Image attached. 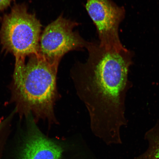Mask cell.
Returning a JSON list of instances; mask_svg holds the SVG:
<instances>
[{"instance_id":"cell-2","label":"cell","mask_w":159,"mask_h":159,"mask_svg":"<svg viewBox=\"0 0 159 159\" xmlns=\"http://www.w3.org/2000/svg\"><path fill=\"white\" fill-rule=\"evenodd\" d=\"M25 64L24 58L16 59L14 74L15 96L26 113L57 124L55 103L59 98L57 75L59 62H51L40 54L33 55Z\"/></svg>"},{"instance_id":"cell-6","label":"cell","mask_w":159,"mask_h":159,"mask_svg":"<svg viewBox=\"0 0 159 159\" xmlns=\"http://www.w3.org/2000/svg\"><path fill=\"white\" fill-rule=\"evenodd\" d=\"M29 121L31 130L21 159H63V149L61 145L42 134L32 119Z\"/></svg>"},{"instance_id":"cell-8","label":"cell","mask_w":159,"mask_h":159,"mask_svg":"<svg viewBox=\"0 0 159 159\" xmlns=\"http://www.w3.org/2000/svg\"><path fill=\"white\" fill-rule=\"evenodd\" d=\"M13 0H0V11L7 8Z\"/></svg>"},{"instance_id":"cell-1","label":"cell","mask_w":159,"mask_h":159,"mask_svg":"<svg viewBox=\"0 0 159 159\" xmlns=\"http://www.w3.org/2000/svg\"><path fill=\"white\" fill-rule=\"evenodd\" d=\"M86 62L71 71L77 93L90 116L91 130L108 145L122 143L120 130L127 125L125 101L131 85V64L120 47L106 48L87 42Z\"/></svg>"},{"instance_id":"cell-9","label":"cell","mask_w":159,"mask_h":159,"mask_svg":"<svg viewBox=\"0 0 159 159\" xmlns=\"http://www.w3.org/2000/svg\"><path fill=\"white\" fill-rule=\"evenodd\" d=\"M5 121H3L2 122L0 123V130H1V129L2 128L4 125Z\"/></svg>"},{"instance_id":"cell-4","label":"cell","mask_w":159,"mask_h":159,"mask_svg":"<svg viewBox=\"0 0 159 159\" xmlns=\"http://www.w3.org/2000/svg\"><path fill=\"white\" fill-rule=\"evenodd\" d=\"M78 23L60 15L45 29L39 43V53L51 62H59L66 53L85 47L87 42L73 31Z\"/></svg>"},{"instance_id":"cell-3","label":"cell","mask_w":159,"mask_h":159,"mask_svg":"<svg viewBox=\"0 0 159 159\" xmlns=\"http://www.w3.org/2000/svg\"><path fill=\"white\" fill-rule=\"evenodd\" d=\"M41 28L35 15L24 6H15L3 18L0 31L3 47L16 58L39 54Z\"/></svg>"},{"instance_id":"cell-5","label":"cell","mask_w":159,"mask_h":159,"mask_svg":"<svg viewBox=\"0 0 159 159\" xmlns=\"http://www.w3.org/2000/svg\"><path fill=\"white\" fill-rule=\"evenodd\" d=\"M85 7L97 28L99 45L107 48L119 46L117 30L120 9L110 0H87Z\"/></svg>"},{"instance_id":"cell-7","label":"cell","mask_w":159,"mask_h":159,"mask_svg":"<svg viewBox=\"0 0 159 159\" xmlns=\"http://www.w3.org/2000/svg\"><path fill=\"white\" fill-rule=\"evenodd\" d=\"M148 142L146 150L136 159H159V121L144 135Z\"/></svg>"}]
</instances>
